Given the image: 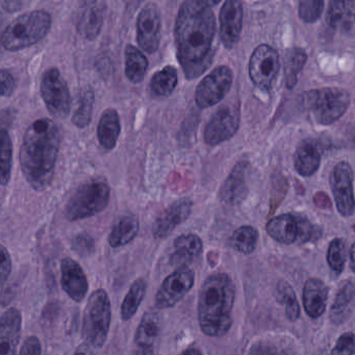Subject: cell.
<instances>
[{
	"mask_svg": "<svg viewBox=\"0 0 355 355\" xmlns=\"http://www.w3.org/2000/svg\"><path fill=\"white\" fill-rule=\"evenodd\" d=\"M216 1L187 0L176 16L174 38L178 63L187 80H192L207 71L213 63Z\"/></svg>",
	"mask_w": 355,
	"mask_h": 355,
	"instance_id": "6da1fadb",
	"label": "cell"
},
{
	"mask_svg": "<svg viewBox=\"0 0 355 355\" xmlns=\"http://www.w3.org/2000/svg\"><path fill=\"white\" fill-rule=\"evenodd\" d=\"M61 142V130L47 118L33 122L24 132L20 166L24 178L35 190H45L53 182Z\"/></svg>",
	"mask_w": 355,
	"mask_h": 355,
	"instance_id": "7a4b0ae2",
	"label": "cell"
},
{
	"mask_svg": "<svg viewBox=\"0 0 355 355\" xmlns=\"http://www.w3.org/2000/svg\"><path fill=\"white\" fill-rule=\"evenodd\" d=\"M236 286L227 274L209 276L199 292L198 321L207 336H223L232 325Z\"/></svg>",
	"mask_w": 355,
	"mask_h": 355,
	"instance_id": "3957f363",
	"label": "cell"
},
{
	"mask_svg": "<svg viewBox=\"0 0 355 355\" xmlns=\"http://www.w3.org/2000/svg\"><path fill=\"white\" fill-rule=\"evenodd\" d=\"M53 18L44 10L28 12L8 24L1 35L3 49L9 51H21L37 44L51 28Z\"/></svg>",
	"mask_w": 355,
	"mask_h": 355,
	"instance_id": "277c9868",
	"label": "cell"
},
{
	"mask_svg": "<svg viewBox=\"0 0 355 355\" xmlns=\"http://www.w3.org/2000/svg\"><path fill=\"white\" fill-rule=\"evenodd\" d=\"M111 189L103 178H94L76 189L66 205L65 216L69 221L93 217L109 205Z\"/></svg>",
	"mask_w": 355,
	"mask_h": 355,
	"instance_id": "5b68a950",
	"label": "cell"
},
{
	"mask_svg": "<svg viewBox=\"0 0 355 355\" xmlns=\"http://www.w3.org/2000/svg\"><path fill=\"white\" fill-rule=\"evenodd\" d=\"M111 320L109 295L103 288H98L89 297L83 317V338L86 344L94 348H101L109 336Z\"/></svg>",
	"mask_w": 355,
	"mask_h": 355,
	"instance_id": "8992f818",
	"label": "cell"
},
{
	"mask_svg": "<svg viewBox=\"0 0 355 355\" xmlns=\"http://www.w3.org/2000/svg\"><path fill=\"white\" fill-rule=\"evenodd\" d=\"M303 101L305 107L322 125H330L338 121L350 105L348 92L338 88L309 91L304 95Z\"/></svg>",
	"mask_w": 355,
	"mask_h": 355,
	"instance_id": "52a82bcc",
	"label": "cell"
},
{
	"mask_svg": "<svg viewBox=\"0 0 355 355\" xmlns=\"http://www.w3.org/2000/svg\"><path fill=\"white\" fill-rule=\"evenodd\" d=\"M267 232L276 242L284 245L306 243L320 236V230L302 216H277L267 224Z\"/></svg>",
	"mask_w": 355,
	"mask_h": 355,
	"instance_id": "ba28073f",
	"label": "cell"
},
{
	"mask_svg": "<svg viewBox=\"0 0 355 355\" xmlns=\"http://www.w3.org/2000/svg\"><path fill=\"white\" fill-rule=\"evenodd\" d=\"M40 92L51 115L59 118H66L69 115L71 95L67 83L58 68H49L43 73Z\"/></svg>",
	"mask_w": 355,
	"mask_h": 355,
	"instance_id": "9c48e42d",
	"label": "cell"
},
{
	"mask_svg": "<svg viewBox=\"0 0 355 355\" xmlns=\"http://www.w3.org/2000/svg\"><path fill=\"white\" fill-rule=\"evenodd\" d=\"M234 73L227 66H219L201 80L195 91V101L200 109L214 107L232 89Z\"/></svg>",
	"mask_w": 355,
	"mask_h": 355,
	"instance_id": "30bf717a",
	"label": "cell"
},
{
	"mask_svg": "<svg viewBox=\"0 0 355 355\" xmlns=\"http://www.w3.org/2000/svg\"><path fill=\"white\" fill-rule=\"evenodd\" d=\"M241 113L239 103L222 105L211 116L205 128V143L209 146L221 144L236 135L240 126Z\"/></svg>",
	"mask_w": 355,
	"mask_h": 355,
	"instance_id": "8fae6325",
	"label": "cell"
},
{
	"mask_svg": "<svg viewBox=\"0 0 355 355\" xmlns=\"http://www.w3.org/2000/svg\"><path fill=\"white\" fill-rule=\"evenodd\" d=\"M280 61L277 51L267 44L254 49L249 61V76L253 84L261 90H270L279 72Z\"/></svg>",
	"mask_w": 355,
	"mask_h": 355,
	"instance_id": "7c38bea8",
	"label": "cell"
},
{
	"mask_svg": "<svg viewBox=\"0 0 355 355\" xmlns=\"http://www.w3.org/2000/svg\"><path fill=\"white\" fill-rule=\"evenodd\" d=\"M195 273L192 270L180 268L166 277L155 295L157 309H166L178 304L194 286Z\"/></svg>",
	"mask_w": 355,
	"mask_h": 355,
	"instance_id": "4fadbf2b",
	"label": "cell"
},
{
	"mask_svg": "<svg viewBox=\"0 0 355 355\" xmlns=\"http://www.w3.org/2000/svg\"><path fill=\"white\" fill-rule=\"evenodd\" d=\"M332 194L336 209L343 217H350L355 211L354 192H353V171L346 162L336 164L330 176Z\"/></svg>",
	"mask_w": 355,
	"mask_h": 355,
	"instance_id": "5bb4252c",
	"label": "cell"
},
{
	"mask_svg": "<svg viewBox=\"0 0 355 355\" xmlns=\"http://www.w3.org/2000/svg\"><path fill=\"white\" fill-rule=\"evenodd\" d=\"M162 17L159 8L149 3L143 7L137 20V41L143 51L155 53L161 42Z\"/></svg>",
	"mask_w": 355,
	"mask_h": 355,
	"instance_id": "9a60e30c",
	"label": "cell"
},
{
	"mask_svg": "<svg viewBox=\"0 0 355 355\" xmlns=\"http://www.w3.org/2000/svg\"><path fill=\"white\" fill-rule=\"evenodd\" d=\"M220 39L227 49L240 41L243 28V6L238 0H227L220 11Z\"/></svg>",
	"mask_w": 355,
	"mask_h": 355,
	"instance_id": "2e32d148",
	"label": "cell"
},
{
	"mask_svg": "<svg viewBox=\"0 0 355 355\" xmlns=\"http://www.w3.org/2000/svg\"><path fill=\"white\" fill-rule=\"evenodd\" d=\"M193 202L188 198L180 199L172 203L155 219L153 234L155 239H165L174 232L178 226L187 221L192 213Z\"/></svg>",
	"mask_w": 355,
	"mask_h": 355,
	"instance_id": "e0dca14e",
	"label": "cell"
},
{
	"mask_svg": "<svg viewBox=\"0 0 355 355\" xmlns=\"http://www.w3.org/2000/svg\"><path fill=\"white\" fill-rule=\"evenodd\" d=\"M61 284L68 296L76 301L82 302L89 290L88 279L80 263L74 259L66 257L61 263Z\"/></svg>",
	"mask_w": 355,
	"mask_h": 355,
	"instance_id": "ac0fdd59",
	"label": "cell"
},
{
	"mask_svg": "<svg viewBox=\"0 0 355 355\" xmlns=\"http://www.w3.org/2000/svg\"><path fill=\"white\" fill-rule=\"evenodd\" d=\"M249 168L250 165L247 162H239L222 184L220 198L225 205L236 207L244 200L248 191L246 178Z\"/></svg>",
	"mask_w": 355,
	"mask_h": 355,
	"instance_id": "d6986e66",
	"label": "cell"
},
{
	"mask_svg": "<svg viewBox=\"0 0 355 355\" xmlns=\"http://www.w3.org/2000/svg\"><path fill=\"white\" fill-rule=\"evenodd\" d=\"M22 315L19 309L12 307L0 320V355H16L21 336Z\"/></svg>",
	"mask_w": 355,
	"mask_h": 355,
	"instance_id": "ffe728a7",
	"label": "cell"
},
{
	"mask_svg": "<svg viewBox=\"0 0 355 355\" xmlns=\"http://www.w3.org/2000/svg\"><path fill=\"white\" fill-rule=\"evenodd\" d=\"M105 3L88 1L83 5L78 18V31L87 40H94L101 34Z\"/></svg>",
	"mask_w": 355,
	"mask_h": 355,
	"instance_id": "44dd1931",
	"label": "cell"
},
{
	"mask_svg": "<svg viewBox=\"0 0 355 355\" xmlns=\"http://www.w3.org/2000/svg\"><path fill=\"white\" fill-rule=\"evenodd\" d=\"M329 288L319 278H309L303 288V305L309 317L318 319L323 315L327 304Z\"/></svg>",
	"mask_w": 355,
	"mask_h": 355,
	"instance_id": "7402d4cb",
	"label": "cell"
},
{
	"mask_svg": "<svg viewBox=\"0 0 355 355\" xmlns=\"http://www.w3.org/2000/svg\"><path fill=\"white\" fill-rule=\"evenodd\" d=\"M121 132V122L119 114L115 109H107L103 112L97 125V139L99 144L107 150H112L117 145Z\"/></svg>",
	"mask_w": 355,
	"mask_h": 355,
	"instance_id": "603a6c76",
	"label": "cell"
},
{
	"mask_svg": "<svg viewBox=\"0 0 355 355\" xmlns=\"http://www.w3.org/2000/svg\"><path fill=\"white\" fill-rule=\"evenodd\" d=\"M355 307V282H347L338 290L330 307V321L336 325L344 323Z\"/></svg>",
	"mask_w": 355,
	"mask_h": 355,
	"instance_id": "cb8c5ba5",
	"label": "cell"
},
{
	"mask_svg": "<svg viewBox=\"0 0 355 355\" xmlns=\"http://www.w3.org/2000/svg\"><path fill=\"white\" fill-rule=\"evenodd\" d=\"M203 243L197 234H188L178 236L174 241V253L171 257L173 265L182 266L191 263L201 254Z\"/></svg>",
	"mask_w": 355,
	"mask_h": 355,
	"instance_id": "d4e9b609",
	"label": "cell"
},
{
	"mask_svg": "<svg viewBox=\"0 0 355 355\" xmlns=\"http://www.w3.org/2000/svg\"><path fill=\"white\" fill-rule=\"evenodd\" d=\"M295 169L301 176L309 178L318 171L321 163V155L315 143L303 141L295 153Z\"/></svg>",
	"mask_w": 355,
	"mask_h": 355,
	"instance_id": "484cf974",
	"label": "cell"
},
{
	"mask_svg": "<svg viewBox=\"0 0 355 355\" xmlns=\"http://www.w3.org/2000/svg\"><path fill=\"white\" fill-rule=\"evenodd\" d=\"M327 21L336 30L351 31L355 26V3L331 1L327 13Z\"/></svg>",
	"mask_w": 355,
	"mask_h": 355,
	"instance_id": "4316f807",
	"label": "cell"
},
{
	"mask_svg": "<svg viewBox=\"0 0 355 355\" xmlns=\"http://www.w3.org/2000/svg\"><path fill=\"white\" fill-rule=\"evenodd\" d=\"M139 228H140V223L136 216H123L112 228L109 236V244L113 248L130 244L138 234Z\"/></svg>",
	"mask_w": 355,
	"mask_h": 355,
	"instance_id": "83f0119b",
	"label": "cell"
},
{
	"mask_svg": "<svg viewBox=\"0 0 355 355\" xmlns=\"http://www.w3.org/2000/svg\"><path fill=\"white\" fill-rule=\"evenodd\" d=\"M125 76L132 84H140L148 70V60L144 53L134 45L128 44L124 51Z\"/></svg>",
	"mask_w": 355,
	"mask_h": 355,
	"instance_id": "f1b7e54d",
	"label": "cell"
},
{
	"mask_svg": "<svg viewBox=\"0 0 355 355\" xmlns=\"http://www.w3.org/2000/svg\"><path fill=\"white\" fill-rule=\"evenodd\" d=\"M178 70L173 66H166L153 74L150 80V90L155 96L168 97L178 86Z\"/></svg>",
	"mask_w": 355,
	"mask_h": 355,
	"instance_id": "f546056e",
	"label": "cell"
},
{
	"mask_svg": "<svg viewBox=\"0 0 355 355\" xmlns=\"http://www.w3.org/2000/svg\"><path fill=\"white\" fill-rule=\"evenodd\" d=\"M159 318L153 313H146L137 329L135 343L139 348L153 349V345L159 338Z\"/></svg>",
	"mask_w": 355,
	"mask_h": 355,
	"instance_id": "4dcf8cb0",
	"label": "cell"
},
{
	"mask_svg": "<svg viewBox=\"0 0 355 355\" xmlns=\"http://www.w3.org/2000/svg\"><path fill=\"white\" fill-rule=\"evenodd\" d=\"M147 284L143 278L137 279L130 288L121 305V319L130 321L140 307L146 295Z\"/></svg>",
	"mask_w": 355,
	"mask_h": 355,
	"instance_id": "1f68e13d",
	"label": "cell"
},
{
	"mask_svg": "<svg viewBox=\"0 0 355 355\" xmlns=\"http://www.w3.org/2000/svg\"><path fill=\"white\" fill-rule=\"evenodd\" d=\"M247 355H296V352L286 340L267 338L257 340L250 347Z\"/></svg>",
	"mask_w": 355,
	"mask_h": 355,
	"instance_id": "d6a6232c",
	"label": "cell"
},
{
	"mask_svg": "<svg viewBox=\"0 0 355 355\" xmlns=\"http://www.w3.org/2000/svg\"><path fill=\"white\" fill-rule=\"evenodd\" d=\"M95 103V92L93 89L85 88L78 97V107L71 121L76 128H85L92 120L93 107Z\"/></svg>",
	"mask_w": 355,
	"mask_h": 355,
	"instance_id": "836d02e7",
	"label": "cell"
},
{
	"mask_svg": "<svg viewBox=\"0 0 355 355\" xmlns=\"http://www.w3.org/2000/svg\"><path fill=\"white\" fill-rule=\"evenodd\" d=\"M259 241V232L252 226H241L234 230L230 238V244L239 252L250 254L254 251Z\"/></svg>",
	"mask_w": 355,
	"mask_h": 355,
	"instance_id": "e575fe53",
	"label": "cell"
},
{
	"mask_svg": "<svg viewBox=\"0 0 355 355\" xmlns=\"http://www.w3.org/2000/svg\"><path fill=\"white\" fill-rule=\"evenodd\" d=\"M0 157H1V170H0V182L7 186L11 180L12 167H13V144L11 137L5 128L0 132Z\"/></svg>",
	"mask_w": 355,
	"mask_h": 355,
	"instance_id": "d590c367",
	"label": "cell"
},
{
	"mask_svg": "<svg viewBox=\"0 0 355 355\" xmlns=\"http://www.w3.org/2000/svg\"><path fill=\"white\" fill-rule=\"evenodd\" d=\"M306 59V53L301 49H290L286 53L284 74H286V83L288 88L292 89L296 84L297 76L304 67Z\"/></svg>",
	"mask_w": 355,
	"mask_h": 355,
	"instance_id": "8d00e7d4",
	"label": "cell"
},
{
	"mask_svg": "<svg viewBox=\"0 0 355 355\" xmlns=\"http://www.w3.org/2000/svg\"><path fill=\"white\" fill-rule=\"evenodd\" d=\"M276 290H277L278 299L286 309V318L292 322L298 320L300 317V306L292 286L288 282H279Z\"/></svg>",
	"mask_w": 355,
	"mask_h": 355,
	"instance_id": "74e56055",
	"label": "cell"
},
{
	"mask_svg": "<svg viewBox=\"0 0 355 355\" xmlns=\"http://www.w3.org/2000/svg\"><path fill=\"white\" fill-rule=\"evenodd\" d=\"M346 243L342 239H334L330 242L327 251V261L332 271L342 273L347 259Z\"/></svg>",
	"mask_w": 355,
	"mask_h": 355,
	"instance_id": "f35d334b",
	"label": "cell"
},
{
	"mask_svg": "<svg viewBox=\"0 0 355 355\" xmlns=\"http://www.w3.org/2000/svg\"><path fill=\"white\" fill-rule=\"evenodd\" d=\"M323 8L324 1L322 0H302L299 3V15L303 21L313 24L319 19Z\"/></svg>",
	"mask_w": 355,
	"mask_h": 355,
	"instance_id": "ab89813d",
	"label": "cell"
},
{
	"mask_svg": "<svg viewBox=\"0 0 355 355\" xmlns=\"http://www.w3.org/2000/svg\"><path fill=\"white\" fill-rule=\"evenodd\" d=\"M331 355H355V334H343L336 340Z\"/></svg>",
	"mask_w": 355,
	"mask_h": 355,
	"instance_id": "60d3db41",
	"label": "cell"
},
{
	"mask_svg": "<svg viewBox=\"0 0 355 355\" xmlns=\"http://www.w3.org/2000/svg\"><path fill=\"white\" fill-rule=\"evenodd\" d=\"M72 247L78 254L84 257V255L91 254L94 251L95 242L92 236H89L88 234H80L73 239Z\"/></svg>",
	"mask_w": 355,
	"mask_h": 355,
	"instance_id": "b9f144b4",
	"label": "cell"
},
{
	"mask_svg": "<svg viewBox=\"0 0 355 355\" xmlns=\"http://www.w3.org/2000/svg\"><path fill=\"white\" fill-rule=\"evenodd\" d=\"M12 271V259L9 251L5 246H1V267H0V278H1V286H5Z\"/></svg>",
	"mask_w": 355,
	"mask_h": 355,
	"instance_id": "7bdbcfd3",
	"label": "cell"
},
{
	"mask_svg": "<svg viewBox=\"0 0 355 355\" xmlns=\"http://www.w3.org/2000/svg\"><path fill=\"white\" fill-rule=\"evenodd\" d=\"M42 346L37 336H28L22 345L20 355H41Z\"/></svg>",
	"mask_w": 355,
	"mask_h": 355,
	"instance_id": "ee69618b",
	"label": "cell"
},
{
	"mask_svg": "<svg viewBox=\"0 0 355 355\" xmlns=\"http://www.w3.org/2000/svg\"><path fill=\"white\" fill-rule=\"evenodd\" d=\"M0 78H1V96H11L15 89V80L13 76L7 70L3 69L0 72Z\"/></svg>",
	"mask_w": 355,
	"mask_h": 355,
	"instance_id": "f6af8a7d",
	"label": "cell"
},
{
	"mask_svg": "<svg viewBox=\"0 0 355 355\" xmlns=\"http://www.w3.org/2000/svg\"><path fill=\"white\" fill-rule=\"evenodd\" d=\"M24 3L22 1H14V0H9V1H1V7L5 11L7 12H16L21 9Z\"/></svg>",
	"mask_w": 355,
	"mask_h": 355,
	"instance_id": "bcb514c9",
	"label": "cell"
},
{
	"mask_svg": "<svg viewBox=\"0 0 355 355\" xmlns=\"http://www.w3.org/2000/svg\"><path fill=\"white\" fill-rule=\"evenodd\" d=\"M74 355H94V353L88 344H82L76 349Z\"/></svg>",
	"mask_w": 355,
	"mask_h": 355,
	"instance_id": "7dc6e473",
	"label": "cell"
},
{
	"mask_svg": "<svg viewBox=\"0 0 355 355\" xmlns=\"http://www.w3.org/2000/svg\"><path fill=\"white\" fill-rule=\"evenodd\" d=\"M350 267L351 270L355 273V243L351 247L350 250Z\"/></svg>",
	"mask_w": 355,
	"mask_h": 355,
	"instance_id": "c3c4849f",
	"label": "cell"
},
{
	"mask_svg": "<svg viewBox=\"0 0 355 355\" xmlns=\"http://www.w3.org/2000/svg\"><path fill=\"white\" fill-rule=\"evenodd\" d=\"M136 355H155L153 349L139 348Z\"/></svg>",
	"mask_w": 355,
	"mask_h": 355,
	"instance_id": "681fc988",
	"label": "cell"
},
{
	"mask_svg": "<svg viewBox=\"0 0 355 355\" xmlns=\"http://www.w3.org/2000/svg\"><path fill=\"white\" fill-rule=\"evenodd\" d=\"M182 355H202V353H201L198 349L190 348L187 349Z\"/></svg>",
	"mask_w": 355,
	"mask_h": 355,
	"instance_id": "f907efd6",
	"label": "cell"
}]
</instances>
